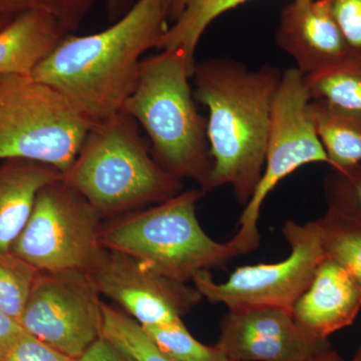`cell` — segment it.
<instances>
[{"label":"cell","instance_id":"1","mask_svg":"<svg viewBox=\"0 0 361 361\" xmlns=\"http://www.w3.org/2000/svg\"><path fill=\"white\" fill-rule=\"evenodd\" d=\"M170 0H137L102 32L66 35L32 78L58 90L92 123L123 111L139 80L142 56L167 32Z\"/></svg>","mask_w":361,"mask_h":361},{"label":"cell","instance_id":"2","mask_svg":"<svg viewBox=\"0 0 361 361\" xmlns=\"http://www.w3.org/2000/svg\"><path fill=\"white\" fill-rule=\"evenodd\" d=\"M283 71L249 70L229 58L195 65V97L208 110L207 134L213 170L206 192L229 185L245 206L264 170L271 115Z\"/></svg>","mask_w":361,"mask_h":361},{"label":"cell","instance_id":"3","mask_svg":"<svg viewBox=\"0 0 361 361\" xmlns=\"http://www.w3.org/2000/svg\"><path fill=\"white\" fill-rule=\"evenodd\" d=\"M193 71L180 49L142 59L137 87L123 106L148 135L154 158L178 179H192L206 193L213 170L207 118L197 110Z\"/></svg>","mask_w":361,"mask_h":361},{"label":"cell","instance_id":"4","mask_svg":"<svg viewBox=\"0 0 361 361\" xmlns=\"http://www.w3.org/2000/svg\"><path fill=\"white\" fill-rule=\"evenodd\" d=\"M134 118L121 111L92 126L63 180L104 216L160 204L182 192V180L149 153Z\"/></svg>","mask_w":361,"mask_h":361},{"label":"cell","instance_id":"5","mask_svg":"<svg viewBox=\"0 0 361 361\" xmlns=\"http://www.w3.org/2000/svg\"><path fill=\"white\" fill-rule=\"evenodd\" d=\"M203 195L202 190L180 192L148 210L103 226L102 246L184 283L202 271L224 267L238 253L229 242L215 241L201 227L196 205Z\"/></svg>","mask_w":361,"mask_h":361},{"label":"cell","instance_id":"6","mask_svg":"<svg viewBox=\"0 0 361 361\" xmlns=\"http://www.w3.org/2000/svg\"><path fill=\"white\" fill-rule=\"evenodd\" d=\"M94 125L32 75L0 77V160L39 161L65 173Z\"/></svg>","mask_w":361,"mask_h":361},{"label":"cell","instance_id":"7","mask_svg":"<svg viewBox=\"0 0 361 361\" xmlns=\"http://www.w3.org/2000/svg\"><path fill=\"white\" fill-rule=\"evenodd\" d=\"M101 214L61 178L40 190L11 252L39 272L90 273L104 253Z\"/></svg>","mask_w":361,"mask_h":361},{"label":"cell","instance_id":"8","mask_svg":"<svg viewBox=\"0 0 361 361\" xmlns=\"http://www.w3.org/2000/svg\"><path fill=\"white\" fill-rule=\"evenodd\" d=\"M310 101L303 73L296 68L283 71L273 104L264 170L250 200L244 206L238 230L229 241L238 254L258 248L261 207L278 183L308 164L329 165L308 110Z\"/></svg>","mask_w":361,"mask_h":361},{"label":"cell","instance_id":"9","mask_svg":"<svg viewBox=\"0 0 361 361\" xmlns=\"http://www.w3.org/2000/svg\"><path fill=\"white\" fill-rule=\"evenodd\" d=\"M282 233L291 247L284 260L237 268L224 283H216L209 271H202L192 279L195 288L203 298L225 304L229 311L271 306L292 312L326 256L318 221H288Z\"/></svg>","mask_w":361,"mask_h":361},{"label":"cell","instance_id":"10","mask_svg":"<svg viewBox=\"0 0 361 361\" xmlns=\"http://www.w3.org/2000/svg\"><path fill=\"white\" fill-rule=\"evenodd\" d=\"M99 290L87 272H39L20 325L28 334L71 360L84 355L103 336Z\"/></svg>","mask_w":361,"mask_h":361},{"label":"cell","instance_id":"11","mask_svg":"<svg viewBox=\"0 0 361 361\" xmlns=\"http://www.w3.org/2000/svg\"><path fill=\"white\" fill-rule=\"evenodd\" d=\"M89 274L99 294L122 306L141 326L180 322L203 299L195 286L159 274L137 259L108 249Z\"/></svg>","mask_w":361,"mask_h":361},{"label":"cell","instance_id":"12","mask_svg":"<svg viewBox=\"0 0 361 361\" xmlns=\"http://www.w3.org/2000/svg\"><path fill=\"white\" fill-rule=\"evenodd\" d=\"M216 346L230 361H310L331 348L301 331L291 311L271 306L229 311Z\"/></svg>","mask_w":361,"mask_h":361},{"label":"cell","instance_id":"13","mask_svg":"<svg viewBox=\"0 0 361 361\" xmlns=\"http://www.w3.org/2000/svg\"><path fill=\"white\" fill-rule=\"evenodd\" d=\"M277 44L304 75L336 65L351 54L329 0H294L282 13Z\"/></svg>","mask_w":361,"mask_h":361},{"label":"cell","instance_id":"14","mask_svg":"<svg viewBox=\"0 0 361 361\" xmlns=\"http://www.w3.org/2000/svg\"><path fill=\"white\" fill-rule=\"evenodd\" d=\"M360 310V287L341 264L325 257L294 304L292 317L304 334L329 341L332 334L355 322Z\"/></svg>","mask_w":361,"mask_h":361},{"label":"cell","instance_id":"15","mask_svg":"<svg viewBox=\"0 0 361 361\" xmlns=\"http://www.w3.org/2000/svg\"><path fill=\"white\" fill-rule=\"evenodd\" d=\"M51 166L25 159L0 164V252L11 251L30 215L40 190L61 180Z\"/></svg>","mask_w":361,"mask_h":361},{"label":"cell","instance_id":"16","mask_svg":"<svg viewBox=\"0 0 361 361\" xmlns=\"http://www.w3.org/2000/svg\"><path fill=\"white\" fill-rule=\"evenodd\" d=\"M68 33L49 14L30 11L0 30V77L30 75Z\"/></svg>","mask_w":361,"mask_h":361},{"label":"cell","instance_id":"17","mask_svg":"<svg viewBox=\"0 0 361 361\" xmlns=\"http://www.w3.org/2000/svg\"><path fill=\"white\" fill-rule=\"evenodd\" d=\"M308 110L334 172H348L361 165V118L310 101Z\"/></svg>","mask_w":361,"mask_h":361},{"label":"cell","instance_id":"18","mask_svg":"<svg viewBox=\"0 0 361 361\" xmlns=\"http://www.w3.org/2000/svg\"><path fill=\"white\" fill-rule=\"evenodd\" d=\"M304 82L311 101L361 118V56L350 54L336 65L304 75Z\"/></svg>","mask_w":361,"mask_h":361},{"label":"cell","instance_id":"19","mask_svg":"<svg viewBox=\"0 0 361 361\" xmlns=\"http://www.w3.org/2000/svg\"><path fill=\"white\" fill-rule=\"evenodd\" d=\"M246 1L249 0H191L179 18L169 26L157 49H180L193 71L195 52L206 28L221 14Z\"/></svg>","mask_w":361,"mask_h":361},{"label":"cell","instance_id":"20","mask_svg":"<svg viewBox=\"0 0 361 361\" xmlns=\"http://www.w3.org/2000/svg\"><path fill=\"white\" fill-rule=\"evenodd\" d=\"M317 221L325 256L348 271L361 289V224L329 209Z\"/></svg>","mask_w":361,"mask_h":361},{"label":"cell","instance_id":"21","mask_svg":"<svg viewBox=\"0 0 361 361\" xmlns=\"http://www.w3.org/2000/svg\"><path fill=\"white\" fill-rule=\"evenodd\" d=\"M103 336L133 361H176L161 353L130 316L102 303Z\"/></svg>","mask_w":361,"mask_h":361},{"label":"cell","instance_id":"22","mask_svg":"<svg viewBox=\"0 0 361 361\" xmlns=\"http://www.w3.org/2000/svg\"><path fill=\"white\" fill-rule=\"evenodd\" d=\"M39 273L13 252H0V310L20 324Z\"/></svg>","mask_w":361,"mask_h":361},{"label":"cell","instance_id":"23","mask_svg":"<svg viewBox=\"0 0 361 361\" xmlns=\"http://www.w3.org/2000/svg\"><path fill=\"white\" fill-rule=\"evenodd\" d=\"M102 1L104 0H0V20L39 11L49 14L68 35H71Z\"/></svg>","mask_w":361,"mask_h":361},{"label":"cell","instance_id":"24","mask_svg":"<svg viewBox=\"0 0 361 361\" xmlns=\"http://www.w3.org/2000/svg\"><path fill=\"white\" fill-rule=\"evenodd\" d=\"M161 353L176 361H230L217 346H208L190 334L182 320L142 326Z\"/></svg>","mask_w":361,"mask_h":361},{"label":"cell","instance_id":"25","mask_svg":"<svg viewBox=\"0 0 361 361\" xmlns=\"http://www.w3.org/2000/svg\"><path fill=\"white\" fill-rule=\"evenodd\" d=\"M324 188L329 210L361 224V165L348 172H334Z\"/></svg>","mask_w":361,"mask_h":361},{"label":"cell","instance_id":"26","mask_svg":"<svg viewBox=\"0 0 361 361\" xmlns=\"http://www.w3.org/2000/svg\"><path fill=\"white\" fill-rule=\"evenodd\" d=\"M0 361H75L25 329L0 348Z\"/></svg>","mask_w":361,"mask_h":361},{"label":"cell","instance_id":"27","mask_svg":"<svg viewBox=\"0 0 361 361\" xmlns=\"http://www.w3.org/2000/svg\"><path fill=\"white\" fill-rule=\"evenodd\" d=\"M332 16L351 54L361 56V0H329Z\"/></svg>","mask_w":361,"mask_h":361},{"label":"cell","instance_id":"28","mask_svg":"<svg viewBox=\"0 0 361 361\" xmlns=\"http://www.w3.org/2000/svg\"><path fill=\"white\" fill-rule=\"evenodd\" d=\"M75 361H133L129 356L116 348L108 339L102 336Z\"/></svg>","mask_w":361,"mask_h":361},{"label":"cell","instance_id":"29","mask_svg":"<svg viewBox=\"0 0 361 361\" xmlns=\"http://www.w3.org/2000/svg\"><path fill=\"white\" fill-rule=\"evenodd\" d=\"M23 330L20 323L0 310V348Z\"/></svg>","mask_w":361,"mask_h":361},{"label":"cell","instance_id":"30","mask_svg":"<svg viewBox=\"0 0 361 361\" xmlns=\"http://www.w3.org/2000/svg\"><path fill=\"white\" fill-rule=\"evenodd\" d=\"M191 0H170L169 6V18L171 20H176L185 11Z\"/></svg>","mask_w":361,"mask_h":361},{"label":"cell","instance_id":"31","mask_svg":"<svg viewBox=\"0 0 361 361\" xmlns=\"http://www.w3.org/2000/svg\"><path fill=\"white\" fill-rule=\"evenodd\" d=\"M310 361H344L341 356L334 351V349L329 348L327 350L322 351L319 355L314 356Z\"/></svg>","mask_w":361,"mask_h":361},{"label":"cell","instance_id":"32","mask_svg":"<svg viewBox=\"0 0 361 361\" xmlns=\"http://www.w3.org/2000/svg\"><path fill=\"white\" fill-rule=\"evenodd\" d=\"M13 20H0V30H4V27Z\"/></svg>","mask_w":361,"mask_h":361},{"label":"cell","instance_id":"33","mask_svg":"<svg viewBox=\"0 0 361 361\" xmlns=\"http://www.w3.org/2000/svg\"><path fill=\"white\" fill-rule=\"evenodd\" d=\"M353 361H361V348L357 351V353H356L355 358H353Z\"/></svg>","mask_w":361,"mask_h":361},{"label":"cell","instance_id":"34","mask_svg":"<svg viewBox=\"0 0 361 361\" xmlns=\"http://www.w3.org/2000/svg\"><path fill=\"white\" fill-rule=\"evenodd\" d=\"M109 2H110L111 6V4H116V2H118V0H109Z\"/></svg>","mask_w":361,"mask_h":361}]
</instances>
